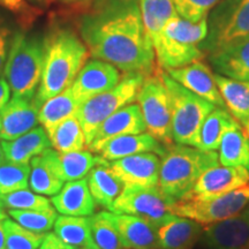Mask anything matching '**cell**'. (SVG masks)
Listing matches in <instances>:
<instances>
[{
	"instance_id": "cell-28",
	"label": "cell",
	"mask_w": 249,
	"mask_h": 249,
	"mask_svg": "<svg viewBox=\"0 0 249 249\" xmlns=\"http://www.w3.org/2000/svg\"><path fill=\"white\" fill-rule=\"evenodd\" d=\"M79 107L80 103L68 88L43 103L38 111V123L50 136L59 124L67 118L76 116Z\"/></svg>"
},
{
	"instance_id": "cell-32",
	"label": "cell",
	"mask_w": 249,
	"mask_h": 249,
	"mask_svg": "<svg viewBox=\"0 0 249 249\" xmlns=\"http://www.w3.org/2000/svg\"><path fill=\"white\" fill-rule=\"evenodd\" d=\"M49 139L59 154L85 150L87 147L85 132L76 116L67 118L59 124Z\"/></svg>"
},
{
	"instance_id": "cell-43",
	"label": "cell",
	"mask_w": 249,
	"mask_h": 249,
	"mask_svg": "<svg viewBox=\"0 0 249 249\" xmlns=\"http://www.w3.org/2000/svg\"><path fill=\"white\" fill-rule=\"evenodd\" d=\"M11 99V89L5 77H0V110L7 104Z\"/></svg>"
},
{
	"instance_id": "cell-4",
	"label": "cell",
	"mask_w": 249,
	"mask_h": 249,
	"mask_svg": "<svg viewBox=\"0 0 249 249\" xmlns=\"http://www.w3.org/2000/svg\"><path fill=\"white\" fill-rule=\"evenodd\" d=\"M44 37L18 31L9 46L4 77L13 97L35 98L44 65Z\"/></svg>"
},
{
	"instance_id": "cell-51",
	"label": "cell",
	"mask_w": 249,
	"mask_h": 249,
	"mask_svg": "<svg viewBox=\"0 0 249 249\" xmlns=\"http://www.w3.org/2000/svg\"><path fill=\"white\" fill-rule=\"evenodd\" d=\"M61 1H64V2H73V1H76V0H61Z\"/></svg>"
},
{
	"instance_id": "cell-47",
	"label": "cell",
	"mask_w": 249,
	"mask_h": 249,
	"mask_svg": "<svg viewBox=\"0 0 249 249\" xmlns=\"http://www.w3.org/2000/svg\"><path fill=\"white\" fill-rule=\"evenodd\" d=\"M5 160H6V158H5V154H4V149H2L1 142H0V164L4 163Z\"/></svg>"
},
{
	"instance_id": "cell-22",
	"label": "cell",
	"mask_w": 249,
	"mask_h": 249,
	"mask_svg": "<svg viewBox=\"0 0 249 249\" xmlns=\"http://www.w3.org/2000/svg\"><path fill=\"white\" fill-rule=\"evenodd\" d=\"M51 203L59 213L79 217H90L97 205L90 194L87 178L67 181L60 192L52 196Z\"/></svg>"
},
{
	"instance_id": "cell-41",
	"label": "cell",
	"mask_w": 249,
	"mask_h": 249,
	"mask_svg": "<svg viewBox=\"0 0 249 249\" xmlns=\"http://www.w3.org/2000/svg\"><path fill=\"white\" fill-rule=\"evenodd\" d=\"M12 38L13 34L11 27L4 20H0V77L4 74Z\"/></svg>"
},
{
	"instance_id": "cell-34",
	"label": "cell",
	"mask_w": 249,
	"mask_h": 249,
	"mask_svg": "<svg viewBox=\"0 0 249 249\" xmlns=\"http://www.w3.org/2000/svg\"><path fill=\"white\" fill-rule=\"evenodd\" d=\"M99 160L101 156H93L91 151L87 150L59 154V166L62 180L75 181L86 178Z\"/></svg>"
},
{
	"instance_id": "cell-36",
	"label": "cell",
	"mask_w": 249,
	"mask_h": 249,
	"mask_svg": "<svg viewBox=\"0 0 249 249\" xmlns=\"http://www.w3.org/2000/svg\"><path fill=\"white\" fill-rule=\"evenodd\" d=\"M8 216L24 229L35 233H48L57 220L53 207L40 210H8Z\"/></svg>"
},
{
	"instance_id": "cell-10",
	"label": "cell",
	"mask_w": 249,
	"mask_h": 249,
	"mask_svg": "<svg viewBox=\"0 0 249 249\" xmlns=\"http://www.w3.org/2000/svg\"><path fill=\"white\" fill-rule=\"evenodd\" d=\"M249 203V183L209 200H179L171 207L172 214L208 225L241 213Z\"/></svg>"
},
{
	"instance_id": "cell-53",
	"label": "cell",
	"mask_w": 249,
	"mask_h": 249,
	"mask_svg": "<svg viewBox=\"0 0 249 249\" xmlns=\"http://www.w3.org/2000/svg\"><path fill=\"white\" fill-rule=\"evenodd\" d=\"M0 128H1V120H0Z\"/></svg>"
},
{
	"instance_id": "cell-29",
	"label": "cell",
	"mask_w": 249,
	"mask_h": 249,
	"mask_svg": "<svg viewBox=\"0 0 249 249\" xmlns=\"http://www.w3.org/2000/svg\"><path fill=\"white\" fill-rule=\"evenodd\" d=\"M238 124H240L232 117L229 110L216 107L203 121L197 148L205 151H217L224 134Z\"/></svg>"
},
{
	"instance_id": "cell-44",
	"label": "cell",
	"mask_w": 249,
	"mask_h": 249,
	"mask_svg": "<svg viewBox=\"0 0 249 249\" xmlns=\"http://www.w3.org/2000/svg\"><path fill=\"white\" fill-rule=\"evenodd\" d=\"M0 6L11 9V11H20L23 8L24 1L23 0H0Z\"/></svg>"
},
{
	"instance_id": "cell-48",
	"label": "cell",
	"mask_w": 249,
	"mask_h": 249,
	"mask_svg": "<svg viewBox=\"0 0 249 249\" xmlns=\"http://www.w3.org/2000/svg\"><path fill=\"white\" fill-rule=\"evenodd\" d=\"M79 249H99L97 246L95 245V242L93 244H90V245H87V246H83V247H81Z\"/></svg>"
},
{
	"instance_id": "cell-6",
	"label": "cell",
	"mask_w": 249,
	"mask_h": 249,
	"mask_svg": "<svg viewBox=\"0 0 249 249\" xmlns=\"http://www.w3.org/2000/svg\"><path fill=\"white\" fill-rule=\"evenodd\" d=\"M160 75L172 103L173 142L197 148L203 121L216 107L186 89L165 71H160Z\"/></svg>"
},
{
	"instance_id": "cell-11",
	"label": "cell",
	"mask_w": 249,
	"mask_h": 249,
	"mask_svg": "<svg viewBox=\"0 0 249 249\" xmlns=\"http://www.w3.org/2000/svg\"><path fill=\"white\" fill-rule=\"evenodd\" d=\"M174 202L158 186H124L108 211L140 217L157 227L173 216L171 207Z\"/></svg>"
},
{
	"instance_id": "cell-16",
	"label": "cell",
	"mask_w": 249,
	"mask_h": 249,
	"mask_svg": "<svg viewBox=\"0 0 249 249\" xmlns=\"http://www.w3.org/2000/svg\"><path fill=\"white\" fill-rule=\"evenodd\" d=\"M144 132H147V126L143 119L141 108L139 104L130 103L114 112L98 127L88 150L99 154L102 148L112 139Z\"/></svg>"
},
{
	"instance_id": "cell-26",
	"label": "cell",
	"mask_w": 249,
	"mask_h": 249,
	"mask_svg": "<svg viewBox=\"0 0 249 249\" xmlns=\"http://www.w3.org/2000/svg\"><path fill=\"white\" fill-rule=\"evenodd\" d=\"M1 145L6 160L17 164H29L34 157L52 147L45 129L38 126L12 141H1Z\"/></svg>"
},
{
	"instance_id": "cell-12",
	"label": "cell",
	"mask_w": 249,
	"mask_h": 249,
	"mask_svg": "<svg viewBox=\"0 0 249 249\" xmlns=\"http://www.w3.org/2000/svg\"><path fill=\"white\" fill-rule=\"evenodd\" d=\"M249 183V172L241 166L216 165L198 178L181 200H209L224 195Z\"/></svg>"
},
{
	"instance_id": "cell-19",
	"label": "cell",
	"mask_w": 249,
	"mask_h": 249,
	"mask_svg": "<svg viewBox=\"0 0 249 249\" xmlns=\"http://www.w3.org/2000/svg\"><path fill=\"white\" fill-rule=\"evenodd\" d=\"M59 166V152L49 148L30 160L29 187L39 195L53 196L64 187Z\"/></svg>"
},
{
	"instance_id": "cell-18",
	"label": "cell",
	"mask_w": 249,
	"mask_h": 249,
	"mask_svg": "<svg viewBox=\"0 0 249 249\" xmlns=\"http://www.w3.org/2000/svg\"><path fill=\"white\" fill-rule=\"evenodd\" d=\"M38 111L34 99L12 97L0 110V140L12 141L38 124Z\"/></svg>"
},
{
	"instance_id": "cell-52",
	"label": "cell",
	"mask_w": 249,
	"mask_h": 249,
	"mask_svg": "<svg viewBox=\"0 0 249 249\" xmlns=\"http://www.w3.org/2000/svg\"><path fill=\"white\" fill-rule=\"evenodd\" d=\"M35 1H38V2H45V1H50V0H35Z\"/></svg>"
},
{
	"instance_id": "cell-20",
	"label": "cell",
	"mask_w": 249,
	"mask_h": 249,
	"mask_svg": "<svg viewBox=\"0 0 249 249\" xmlns=\"http://www.w3.org/2000/svg\"><path fill=\"white\" fill-rule=\"evenodd\" d=\"M107 214L119 233L124 249H158L157 229L148 220L111 211Z\"/></svg>"
},
{
	"instance_id": "cell-35",
	"label": "cell",
	"mask_w": 249,
	"mask_h": 249,
	"mask_svg": "<svg viewBox=\"0 0 249 249\" xmlns=\"http://www.w3.org/2000/svg\"><path fill=\"white\" fill-rule=\"evenodd\" d=\"M89 223L92 240L99 249H124L119 233L108 217L107 211L91 214Z\"/></svg>"
},
{
	"instance_id": "cell-42",
	"label": "cell",
	"mask_w": 249,
	"mask_h": 249,
	"mask_svg": "<svg viewBox=\"0 0 249 249\" xmlns=\"http://www.w3.org/2000/svg\"><path fill=\"white\" fill-rule=\"evenodd\" d=\"M38 249H76L73 246L66 244L59 239L54 233H49L45 235L44 240L40 244Z\"/></svg>"
},
{
	"instance_id": "cell-40",
	"label": "cell",
	"mask_w": 249,
	"mask_h": 249,
	"mask_svg": "<svg viewBox=\"0 0 249 249\" xmlns=\"http://www.w3.org/2000/svg\"><path fill=\"white\" fill-rule=\"evenodd\" d=\"M220 0H172L177 14L192 22L207 18L211 9Z\"/></svg>"
},
{
	"instance_id": "cell-37",
	"label": "cell",
	"mask_w": 249,
	"mask_h": 249,
	"mask_svg": "<svg viewBox=\"0 0 249 249\" xmlns=\"http://www.w3.org/2000/svg\"><path fill=\"white\" fill-rule=\"evenodd\" d=\"M2 223L6 235L5 249H38L46 235L31 232L8 217Z\"/></svg>"
},
{
	"instance_id": "cell-45",
	"label": "cell",
	"mask_w": 249,
	"mask_h": 249,
	"mask_svg": "<svg viewBox=\"0 0 249 249\" xmlns=\"http://www.w3.org/2000/svg\"><path fill=\"white\" fill-rule=\"evenodd\" d=\"M6 245V235L4 230V223L0 222V249H5Z\"/></svg>"
},
{
	"instance_id": "cell-5",
	"label": "cell",
	"mask_w": 249,
	"mask_h": 249,
	"mask_svg": "<svg viewBox=\"0 0 249 249\" xmlns=\"http://www.w3.org/2000/svg\"><path fill=\"white\" fill-rule=\"evenodd\" d=\"M208 35V20L192 22L174 15L161 31L154 46L156 61L163 71L183 67L204 57L202 42Z\"/></svg>"
},
{
	"instance_id": "cell-23",
	"label": "cell",
	"mask_w": 249,
	"mask_h": 249,
	"mask_svg": "<svg viewBox=\"0 0 249 249\" xmlns=\"http://www.w3.org/2000/svg\"><path fill=\"white\" fill-rule=\"evenodd\" d=\"M209 61L216 74L249 82V38L209 54Z\"/></svg>"
},
{
	"instance_id": "cell-27",
	"label": "cell",
	"mask_w": 249,
	"mask_h": 249,
	"mask_svg": "<svg viewBox=\"0 0 249 249\" xmlns=\"http://www.w3.org/2000/svg\"><path fill=\"white\" fill-rule=\"evenodd\" d=\"M214 81L226 108L241 127L249 124V82L214 74Z\"/></svg>"
},
{
	"instance_id": "cell-50",
	"label": "cell",
	"mask_w": 249,
	"mask_h": 249,
	"mask_svg": "<svg viewBox=\"0 0 249 249\" xmlns=\"http://www.w3.org/2000/svg\"><path fill=\"white\" fill-rule=\"evenodd\" d=\"M242 128H244V130L246 132V134H247L248 138H249V124H248V126H246V127H242Z\"/></svg>"
},
{
	"instance_id": "cell-25",
	"label": "cell",
	"mask_w": 249,
	"mask_h": 249,
	"mask_svg": "<svg viewBox=\"0 0 249 249\" xmlns=\"http://www.w3.org/2000/svg\"><path fill=\"white\" fill-rule=\"evenodd\" d=\"M86 178L96 204L110 209L124 188V183L110 167V161L101 156V160L90 170Z\"/></svg>"
},
{
	"instance_id": "cell-1",
	"label": "cell",
	"mask_w": 249,
	"mask_h": 249,
	"mask_svg": "<svg viewBox=\"0 0 249 249\" xmlns=\"http://www.w3.org/2000/svg\"><path fill=\"white\" fill-rule=\"evenodd\" d=\"M79 31L93 58L110 62L123 73L147 77L157 71L140 0H102L80 18Z\"/></svg>"
},
{
	"instance_id": "cell-46",
	"label": "cell",
	"mask_w": 249,
	"mask_h": 249,
	"mask_svg": "<svg viewBox=\"0 0 249 249\" xmlns=\"http://www.w3.org/2000/svg\"><path fill=\"white\" fill-rule=\"evenodd\" d=\"M7 216H8V213L6 211V207L1 202V200H0V222H2V220L6 219Z\"/></svg>"
},
{
	"instance_id": "cell-39",
	"label": "cell",
	"mask_w": 249,
	"mask_h": 249,
	"mask_svg": "<svg viewBox=\"0 0 249 249\" xmlns=\"http://www.w3.org/2000/svg\"><path fill=\"white\" fill-rule=\"evenodd\" d=\"M0 200L8 210H40L52 207L51 200L33 191L21 189L9 194L0 195Z\"/></svg>"
},
{
	"instance_id": "cell-21",
	"label": "cell",
	"mask_w": 249,
	"mask_h": 249,
	"mask_svg": "<svg viewBox=\"0 0 249 249\" xmlns=\"http://www.w3.org/2000/svg\"><path fill=\"white\" fill-rule=\"evenodd\" d=\"M156 229L158 249H194L203 233L202 224L176 214L160 224Z\"/></svg>"
},
{
	"instance_id": "cell-15",
	"label": "cell",
	"mask_w": 249,
	"mask_h": 249,
	"mask_svg": "<svg viewBox=\"0 0 249 249\" xmlns=\"http://www.w3.org/2000/svg\"><path fill=\"white\" fill-rule=\"evenodd\" d=\"M161 157L154 152H143L110 161V167L124 186L154 187L160 181Z\"/></svg>"
},
{
	"instance_id": "cell-38",
	"label": "cell",
	"mask_w": 249,
	"mask_h": 249,
	"mask_svg": "<svg viewBox=\"0 0 249 249\" xmlns=\"http://www.w3.org/2000/svg\"><path fill=\"white\" fill-rule=\"evenodd\" d=\"M29 176V164H17L5 160L0 164V195L28 188Z\"/></svg>"
},
{
	"instance_id": "cell-24",
	"label": "cell",
	"mask_w": 249,
	"mask_h": 249,
	"mask_svg": "<svg viewBox=\"0 0 249 249\" xmlns=\"http://www.w3.org/2000/svg\"><path fill=\"white\" fill-rule=\"evenodd\" d=\"M166 144L158 141L149 133L130 134L112 139L102 148L99 155L107 161H113L143 152H154L161 157L166 151Z\"/></svg>"
},
{
	"instance_id": "cell-33",
	"label": "cell",
	"mask_w": 249,
	"mask_h": 249,
	"mask_svg": "<svg viewBox=\"0 0 249 249\" xmlns=\"http://www.w3.org/2000/svg\"><path fill=\"white\" fill-rule=\"evenodd\" d=\"M53 227L54 234L74 248L79 249L83 246L93 244L89 217L62 214L57 217Z\"/></svg>"
},
{
	"instance_id": "cell-7",
	"label": "cell",
	"mask_w": 249,
	"mask_h": 249,
	"mask_svg": "<svg viewBox=\"0 0 249 249\" xmlns=\"http://www.w3.org/2000/svg\"><path fill=\"white\" fill-rule=\"evenodd\" d=\"M143 80L144 76L141 74H124L114 88L99 93L80 105L76 117L85 132L87 148L91 143L98 127L108 117L136 101Z\"/></svg>"
},
{
	"instance_id": "cell-8",
	"label": "cell",
	"mask_w": 249,
	"mask_h": 249,
	"mask_svg": "<svg viewBox=\"0 0 249 249\" xmlns=\"http://www.w3.org/2000/svg\"><path fill=\"white\" fill-rule=\"evenodd\" d=\"M201 50L211 54L249 38V0H220L211 9Z\"/></svg>"
},
{
	"instance_id": "cell-31",
	"label": "cell",
	"mask_w": 249,
	"mask_h": 249,
	"mask_svg": "<svg viewBox=\"0 0 249 249\" xmlns=\"http://www.w3.org/2000/svg\"><path fill=\"white\" fill-rule=\"evenodd\" d=\"M143 26L152 45L160 40L166 23L177 15L172 0H140Z\"/></svg>"
},
{
	"instance_id": "cell-3",
	"label": "cell",
	"mask_w": 249,
	"mask_h": 249,
	"mask_svg": "<svg viewBox=\"0 0 249 249\" xmlns=\"http://www.w3.org/2000/svg\"><path fill=\"white\" fill-rule=\"evenodd\" d=\"M219 164L217 151L173 142L161 156L158 187L165 195L179 201L192 191L205 171Z\"/></svg>"
},
{
	"instance_id": "cell-13",
	"label": "cell",
	"mask_w": 249,
	"mask_h": 249,
	"mask_svg": "<svg viewBox=\"0 0 249 249\" xmlns=\"http://www.w3.org/2000/svg\"><path fill=\"white\" fill-rule=\"evenodd\" d=\"M120 80V71L116 66L104 60L91 59L86 62L70 89L81 105L99 93L114 88Z\"/></svg>"
},
{
	"instance_id": "cell-30",
	"label": "cell",
	"mask_w": 249,
	"mask_h": 249,
	"mask_svg": "<svg viewBox=\"0 0 249 249\" xmlns=\"http://www.w3.org/2000/svg\"><path fill=\"white\" fill-rule=\"evenodd\" d=\"M218 150L220 164L241 166L249 172V138L240 124L224 134Z\"/></svg>"
},
{
	"instance_id": "cell-14",
	"label": "cell",
	"mask_w": 249,
	"mask_h": 249,
	"mask_svg": "<svg viewBox=\"0 0 249 249\" xmlns=\"http://www.w3.org/2000/svg\"><path fill=\"white\" fill-rule=\"evenodd\" d=\"M204 249H249V222L244 213L203 225L200 241Z\"/></svg>"
},
{
	"instance_id": "cell-2",
	"label": "cell",
	"mask_w": 249,
	"mask_h": 249,
	"mask_svg": "<svg viewBox=\"0 0 249 249\" xmlns=\"http://www.w3.org/2000/svg\"><path fill=\"white\" fill-rule=\"evenodd\" d=\"M44 44L42 79L34 98L38 107L73 85L90 54L85 42L68 28L51 29L44 37Z\"/></svg>"
},
{
	"instance_id": "cell-49",
	"label": "cell",
	"mask_w": 249,
	"mask_h": 249,
	"mask_svg": "<svg viewBox=\"0 0 249 249\" xmlns=\"http://www.w3.org/2000/svg\"><path fill=\"white\" fill-rule=\"evenodd\" d=\"M242 213L245 214V217L247 218V219H248V222H249V203L247 204V207L245 208L244 211H242Z\"/></svg>"
},
{
	"instance_id": "cell-9",
	"label": "cell",
	"mask_w": 249,
	"mask_h": 249,
	"mask_svg": "<svg viewBox=\"0 0 249 249\" xmlns=\"http://www.w3.org/2000/svg\"><path fill=\"white\" fill-rule=\"evenodd\" d=\"M136 101L141 108L148 133L164 144L173 143L172 103L169 90L161 79L160 71H156L144 77Z\"/></svg>"
},
{
	"instance_id": "cell-17",
	"label": "cell",
	"mask_w": 249,
	"mask_h": 249,
	"mask_svg": "<svg viewBox=\"0 0 249 249\" xmlns=\"http://www.w3.org/2000/svg\"><path fill=\"white\" fill-rule=\"evenodd\" d=\"M174 81L191 90L195 95L210 102L214 107L226 108L214 81V74L203 62L195 61L183 67L165 71ZM227 110V108H226Z\"/></svg>"
}]
</instances>
